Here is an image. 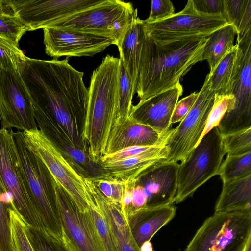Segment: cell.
I'll return each instance as SVG.
<instances>
[{"mask_svg": "<svg viewBox=\"0 0 251 251\" xmlns=\"http://www.w3.org/2000/svg\"><path fill=\"white\" fill-rule=\"evenodd\" d=\"M62 60L25 56L19 73L29 94L36 124L54 122L74 147L86 151L77 122L86 112L89 91L84 73ZM87 152V151H86Z\"/></svg>", "mask_w": 251, "mask_h": 251, "instance_id": "obj_1", "label": "cell"}, {"mask_svg": "<svg viewBox=\"0 0 251 251\" xmlns=\"http://www.w3.org/2000/svg\"><path fill=\"white\" fill-rule=\"evenodd\" d=\"M208 37L186 39L159 45L146 35L138 72L135 93L139 101L170 89L199 62Z\"/></svg>", "mask_w": 251, "mask_h": 251, "instance_id": "obj_2", "label": "cell"}, {"mask_svg": "<svg viewBox=\"0 0 251 251\" xmlns=\"http://www.w3.org/2000/svg\"><path fill=\"white\" fill-rule=\"evenodd\" d=\"M119 58L107 54L92 74L81 139L90 160L99 164L112 128L118 89Z\"/></svg>", "mask_w": 251, "mask_h": 251, "instance_id": "obj_3", "label": "cell"}, {"mask_svg": "<svg viewBox=\"0 0 251 251\" xmlns=\"http://www.w3.org/2000/svg\"><path fill=\"white\" fill-rule=\"evenodd\" d=\"M18 170L30 201L44 229L60 238L62 227L52 185L53 178L40 157L25 139L23 131L9 130Z\"/></svg>", "mask_w": 251, "mask_h": 251, "instance_id": "obj_4", "label": "cell"}, {"mask_svg": "<svg viewBox=\"0 0 251 251\" xmlns=\"http://www.w3.org/2000/svg\"><path fill=\"white\" fill-rule=\"evenodd\" d=\"M251 237V210L215 212L198 229L185 251H243Z\"/></svg>", "mask_w": 251, "mask_h": 251, "instance_id": "obj_5", "label": "cell"}, {"mask_svg": "<svg viewBox=\"0 0 251 251\" xmlns=\"http://www.w3.org/2000/svg\"><path fill=\"white\" fill-rule=\"evenodd\" d=\"M226 154L222 136L215 127L206 134L179 164L176 203L191 196L217 173Z\"/></svg>", "mask_w": 251, "mask_h": 251, "instance_id": "obj_6", "label": "cell"}, {"mask_svg": "<svg viewBox=\"0 0 251 251\" xmlns=\"http://www.w3.org/2000/svg\"><path fill=\"white\" fill-rule=\"evenodd\" d=\"M137 12V9H134L130 2L105 0L49 28L74 30L107 37L118 46Z\"/></svg>", "mask_w": 251, "mask_h": 251, "instance_id": "obj_7", "label": "cell"}, {"mask_svg": "<svg viewBox=\"0 0 251 251\" xmlns=\"http://www.w3.org/2000/svg\"><path fill=\"white\" fill-rule=\"evenodd\" d=\"M25 140L47 168L54 180L81 212L89 210L86 177L69 162L56 146L38 128L23 131Z\"/></svg>", "mask_w": 251, "mask_h": 251, "instance_id": "obj_8", "label": "cell"}, {"mask_svg": "<svg viewBox=\"0 0 251 251\" xmlns=\"http://www.w3.org/2000/svg\"><path fill=\"white\" fill-rule=\"evenodd\" d=\"M147 36L159 45L186 39L207 37L215 31L229 24L223 15H208L197 11L192 0L184 8L166 18L145 22Z\"/></svg>", "mask_w": 251, "mask_h": 251, "instance_id": "obj_9", "label": "cell"}, {"mask_svg": "<svg viewBox=\"0 0 251 251\" xmlns=\"http://www.w3.org/2000/svg\"><path fill=\"white\" fill-rule=\"evenodd\" d=\"M209 86L207 74L191 109L163 141L168 151L165 162H182L199 142L214 103L215 93L210 90Z\"/></svg>", "mask_w": 251, "mask_h": 251, "instance_id": "obj_10", "label": "cell"}, {"mask_svg": "<svg viewBox=\"0 0 251 251\" xmlns=\"http://www.w3.org/2000/svg\"><path fill=\"white\" fill-rule=\"evenodd\" d=\"M236 44L241 50L227 110L218 129L222 136L251 127V36Z\"/></svg>", "mask_w": 251, "mask_h": 251, "instance_id": "obj_11", "label": "cell"}, {"mask_svg": "<svg viewBox=\"0 0 251 251\" xmlns=\"http://www.w3.org/2000/svg\"><path fill=\"white\" fill-rule=\"evenodd\" d=\"M1 129L28 131L37 128L31 101L19 72L0 69Z\"/></svg>", "mask_w": 251, "mask_h": 251, "instance_id": "obj_12", "label": "cell"}, {"mask_svg": "<svg viewBox=\"0 0 251 251\" xmlns=\"http://www.w3.org/2000/svg\"><path fill=\"white\" fill-rule=\"evenodd\" d=\"M105 0H10L13 13L28 31L49 28Z\"/></svg>", "mask_w": 251, "mask_h": 251, "instance_id": "obj_13", "label": "cell"}, {"mask_svg": "<svg viewBox=\"0 0 251 251\" xmlns=\"http://www.w3.org/2000/svg\"><path fill=\"white\" fill-rule=\"evenodd\" d=\"M0 182L12 199L15 210L25 224L44 230L18 170L11 132L5 129H0Z\"/></svg>", "mask_w": 251, "mask_h": 251, "instance_id": "obj_14", "label": "cell"}, {"mask_svg": "<svg viewBox=\"0 0 251 251\" xmlns=\"http://www.w3.org/2000/svg\"><path fill=\"white\" fill-rule=\"evenodd\" d=\"M52 185L62 230L76 251H103L89 210H79L53 179Z\"/></svg>", "mask_w": 251, "mask_h": 251, "instance_id": "obj_15", "label": "cell"}, {"mask_svg": "<svg viewBox=\"0 0 251 251\" xmlns=\"http://www.w3.org/2000/svg\"><path fill=\"white\" fill-rule=\"evenodd\" d=\"M46 54L57 59L62 56H92L115 42L93 33L58 28L43 29Z\"/></svg>", "mask_w": 251, "mask_h": 251, "instance_id": "obj_16", "label": "cell"}, {"mask_svg": "<svg viewBox=\"0 0 251 251\" xmlns=\"http://www.w3.org/2000/svg\"><path fill=\"white\" fill-rule=\"evenodd\" d=\"M179 163L162 162L153 165L138 177L136 183L147 199L146 207L172 205L175 201Z\"/></svg>", "mask_w": 251, "mask_h": 251, "instance_id": "obj_17", "label": "cell"}, {"mask_svg": "<svg viewBox=\"0 0 251 251\" xmlns=\"http://www.w3.org/2000/svg\"><path fill=\"white\" fill-rule=\"evenodd\" d=\"M182 93V86L179 83L133 105L130 116L161 134L166 135L172 129L171 118Z\"/></svg>", "mask_w": 251, "mask_h": 251, "instance_id": "obj_18", "label": "cell"}, {"mask_svg": "<svg viewBox=\"0 0 251 251\" xmlns=\"http://www.w3.org/2000/svg\"><path fill=\"white\" fill-rule=\"evenodd\" d=\"M167 134L162 135L129 116L122 124L112 127L103 155L132 146L158 145L163 142Z\"/></svg>", "mask_w": 251, "mask_h": 251, "instance_id": "obj_19", "label": "cell"}, {"mask_svg": "<svg viewBox=\"0 0 251 251\" xmlns=\"http://www.w3.org/2000/svg\"><path fill=\"white\" fill-rule=\"evenodd\" d=\"M176 210L173 204L145 207L124 216L132 237L139 248L175 217Z\"/></svg>", "mask_w": 251, "mask_h": 251, "instance_id": "obj_20", "label": "cell"}, {"mask_svg": "<svg viewBox=\"0 0 251 251\" xmlns=\"http://www.w3.org/2000/svg\"><path fill=\"white\" fill-rule=\"evenodd\" d=\"M167 150L163 142L156 148L124 159L100 162L104 174L125 182L136 181L139 176L150 167L164 161Z\"/></svg>", "mask_w": 251, "mask_h": 251, "instance_id": "obj_21", "label": "cell"}, {"mask_svg": "<svg viewBox=\"0 0 251 251\" xmlns=\"http://www.w3.org/2000/svg\"><path fill=\"white\" fill-rule=\"evenodd\" d=\"M137 16L138 12L117 46L119 57L131 77L135 90L142 46L146 37L143 20Z\"/></svg>", "mask_w": 251, "mask_h": 251, "instance_id": "obj_22", "label": "cell"}, {"mask_svg": "<svg viewBox=\"0 0 251 251\" xmlns=\"http://www.w3.org/2000/svg\"><path fill=\"white\" fill-rule=\"evenodd\" d=\"M90 192L105 214L117 251H141L132 237L120 205L107 201L94 186Z\"/></svg>", "mask_w": 251, "mask_h": 251, "instance_id": "obj_23", "label": "cell"}, {"mask_svg": "<svg viewBox=\"0 0 251 251\" xmlns=\"http://www.w3.org/2000/svg\"><path fill=\"white\" fill-rule=\"evenodd\" d=\"M251 175L223 183L215 212L251 210Z\"/></svg>", "mask_w": 251, "mask_h": 251, "instance_id": "obj_24", "label": "cell"}, {"mask_svg": "<svg viewBox=\"0 0 251 251\" xmlns=\"http://www.w3.org/2000/svg\"><path fill=\"white\" fill-rule=\"evenodd\" d=\"M241 50L235 44L214 69L208 74L210 90L220 95H230L239 67Z\"/></svg>", "mask_w": 251, "mask_h": 251, "instance_id": "obj_25", "label": "cell"}, {"mask_svg": "<svg viewBox=\"0 0 251 251\" xmlns=\"http://www.w3.org/2000/svg\"><path fill=\"white\" fill-rule=\"evenodd\" d=\"M235 29L228 24L213 32L208 37L203 53V61L206 60L210 68L209 73L213 71L218 64L231 50L233 46Z\"/></svg>", "mask_w": 251, "mask_h": 251, "instance_id": "obj_26", "label": "cell"}, {"mask_svg": "<svg viewBox=\"0 0 251 251\" xmlns=\"http://www.w3.org/2000/svg\"><path fill=\"white\" fill-rule=\"evenodd\" d=\"M223 16L236 30L237 42L251 35V0H224Z\"/></svg>", "mask_w": 251, "mask_h": 251, "instance_id": "obj_27", "label": "cell"}, {"mask_svg": "<svg viewBox=\"0 0 251 251\" xmlns=\"http://www.w3.org/2000/svg\"><path fill=\"white\" fill-rule=\"evenodd\" d=\"M118 89L112 127L128 119L132 107V98L135 93L132 80L122 60L119 57Z\"/></svg>", "mask_w": 251, "mask_h": 251, "instance_id": "obj_28", "label": "cell"}, {"mask_svg": "<svg viewBox=\"0 0 251 251\" xmlns=\"http://www.w3.org/2000/svg\"><path fill=\"white\" fill-rule=\"evenodd\" d=\"M25 231L34 251H76L62 230L60 238L50 235L45 230H38L26 225Z\"/></svg>", "mask_w": 251, "mask_h": 251, "instance_id": "obj_29", "label": "cell"}, {"mask_svg": "<svg viewBox=\"0 0 251 251\" xmlns=\"http://www.w3.org/2000/svg\"><path fill=\"white\" fill-rule=\"evenodd\" d=\"M217 175L223 183L251 175V151L240 155H227L222 162Z\"/></svg>", "mask_w": 251, "mask_h": 251, "instance_id": "obj_30", "label": "cell"}, {"mask_svg": "<svg viewBox=\"0 0 251 251\" xmlns=\"http://www.w3.org/2000/svg\"><path fill=\"white\" fill-rule=\"evenodd\" d=\"M90 195L88 202L89 211L93 219L103 251H117L115 241L105 214L91 193Z\"/></svg>", "mask_w": 251, "mask_h": 251, "instance_id": "obj_31", "label": "cell"}, {"mask_svg": "<svg viewBox=\"0 0 251 251\" xmlns=\"http://www.w3.org/2000/svg\"><path fill=\"white\" fill-rule=\"evenodd\" d=\"M12 199L0 182V251H15L12 235L9 209Z\"/></svg>", "mask_w": 251, "mask_h": 251, "instance_id": "obj_32", "label": "cell"}, {"mask_svg": "<svg viewBox=\"0 0 251 251\" xmlns=\"http://www.w3.org/2000/svg\"><path fill=\"white\" fill-rule=\"evenodd\" d=\"M92 181L100 194L109 201L119 204L124 194L125 182L109 175L91 178Z\"/></svg>", "mask_w": 251, "mask_h": 251, "instance_id": "obj_33", "label": "cell"}, {"mask_svg": "<svg viewBox=\"0 0 251 251\" xmlns=\"http://www.w3.org/2000/svg\"><path fill=\"white\" fill-rule=\"evenodd\" d=\"M25 55L13 42L0 37V69L19 72Z\"/></svg>", "mask_w": 251, "mask_h": 251, "instance_id": "obj_34", "label": "cell"}, {"mask_svg": "<svg viewBox=\"0 0 251 251\" xmlns=\"http://www.w3.org/2000/svg\"><path fill=\"white\" fill-rule=\"evenodd\" d=\"M227 155H240L251 151V127L222 136Z\"/></svg>", "mask_w": 251, "mask_h": 251, "instance_id": "obj_35", "label": "cell"}, {"mask_svg": "<svg viewBox=\"0 0 251 251\" xmlns=\"http://www.w3.org/2000/svg\"><path fill=\"white\" fill-rule=\"evenodd\" d=\"M27 31L26 26L15 15H0V37L19 46L20 40Z\"/></svg>", "mask_w": 251, "mask_h": 251, "instance_id": "obj_36", "label": "cell"}, {"mask_svg": "<svg viewBox=\"0 0 251 251\" xmlns=\"http://www.w3.org/2000/svg\"><path fill=\"white\" fill-rule=\"evenodd\" d=\"M11 227L15 251H34L25 233V223L13 207L9 209Z\"/></svg>", "mask_w": 251, "mask_h": 251, "instance_id": "obj_37", "label": "cell"}, {"mask_svg": "<svg viewBox=\"0 0 251 251\" xmlns=\"http://www.w3.org/2000/svg\"><path fill=\"white\" fill-rule=\"evenodd\" d=\"M232 97V95L231 94L220 95L215 93L214 103L200 140L209 131L218 126L227 110L229 100Z\"/></svg>", "mask_w": 251, "mask_h": 251, "instance_id": "obj_38", "label": "cell"}, {"mask_svg": "<svg viewBox=\"0 0 251 251\" xmlns=\"http://www.w3.org/2000/svg\"><path fill=\"white\" fill-rule=\"evenodd\" d=\"M175 7L169 0H151V10L145 22H153L166 18L175 13Z\"/></svg>", "mask_w": 251, "mask_h": 251, "instance_id": "obj_39", "label": "cell"}, {"mask_svg": "<svg viewBox=\"0 0 251 251\" xmlns=\"http://www.w3.org/2000/svg\"><path fill=\"white\" fill-rule=\"evenodd\" d=\"M199 92H193L178 101L173 112L170 124L181 122L187 114L194 104Z\"/></svg>", "mask_w": 251, "mask_h": 251, "instance_id": "obj_40", "label": "cell"}, {"mask_svg": "<svg viewBox=\"0 0 251 251\" xmlns=\"http://www.w3.org/2000/svg\"><path fill=\"white\" fill-rule=\"evenodd\" d=\"M160 145L153 146H136L125 148L113 153L102 156L99 162L124 159L152 150Z\"/></svg>", "mask_w": 251, "mask_h": 251, "instance_id": "obj_41", "label": "cell"}, {"mask_svg": "<svg viewBox=\"0 0 251 251\" xmlns=\"http://www.w3.org/2000/svg\"><path fill=\"white\" fill-rule=\"evenodd\" d=\"M192 1L195 9L200 13L223 15L224 0H192Z\"/></svg>", "mask_w": 251, "mask_h": 251, "instance_id": "obj_42", "label": "cell"}, {"mask_svg": "<svg viewBox=\"0 0 251 251\" xmlns=\"http://www.w3.org/2000/svg\"><path fill=\"white\" fill-rule=\"evenodd\" d=\"M147 204L146 196L141 186L136 182L132 190L131 212L145 208Z\"/></svg>", "mask_w": 251, "mask_h": 251, "instance_id": "obj_43", "label": "cell"}, {"mask_svg": "<svg viewBox=\"0 0 251 251\" xmlns=\"http://www.w3.org/2000/svg\"><path fill=\"white\" fill-rule=\"evenodd\" d=\"M3 14L14 15L10 0H0V15Z\"/></svg>", "mask_w": 251, "mask_h": 251, "instance_id": "obj_44", "label": "cell"}, {"mask_svg": "<svg viewBox=\"0 0 251 251\" xmlns=\"http://www.w3.org/2000/svg\"><path fill=\"white\" fill-rule=\"evenodd\" d=\"M141 251H153V248L150 241L144 243L140 248Z\"/></svg>", "mask_w": 251, "mask_h": 251, "instance_id": "obj_45", "label": "cell"}, {"mask_svg": "<svg viewBox=\"0 0 251 251\" xmlns=\"http://www.w3.org/2000/svg\"><path fill=\"white\" fill-rule=\"evenodd\" d=\"M243 251H251V237L248 240Z\"/></svg>", "mask_w": 251, "mask_h": 251, "instance_id": "obj_46", "label": "cell"}, {"mask_svg": "<svg viewBox=\"0 0 251 251\" xmlns=\"http://www.w3.org/2000/svg\"></svg>", "mask_w": 251, "mask_h": 251, "instance_id": "obj_47", "label": "cell"}]
</instances>
